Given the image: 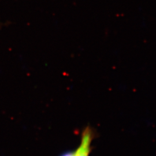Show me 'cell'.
<instances>
[{
	"mask_svg": "<svg viewBox=\"0 0 156 156\" xmlns=\"http://www.w3.org/2000/svg\"><path fill=\"white\" fill-rule=\"evenodd\" d=\"M60 156H75V151H68Z\"/></svg>",
	"mask_w": 156,
	"mask_h": 156,
	"instance_id": "2",
	"label": "cell"
},
{
	"mask_svg": "<svg viewBox=\"0 0 156 156\" xmlns=\"http://www.w3.org/2000/svg\"><path fill=\"white\" fill-rule=\"evenodd\" d=\"M93 138V131L90 126H87L82 132L81 142L77 150L75 151V156H89Z\"/></svg>",
	"mask_w": 156,
	"mask_h": 156,
	"instance_id": "1",
	"label": "cell"
}]
</instances>
